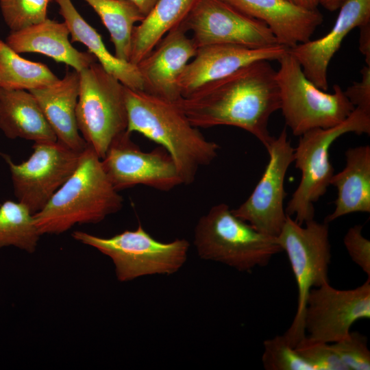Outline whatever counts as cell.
Wrapping results in <instances>:
<instances>
[{
    "instance_id": "4fadbf2b",
    "label": "cell",
    "mask_w": 370,
    "mask_h": 370,
    "mask_svg": "<svg viewBox=\"0 0 370 370\" xmlns=\"http://www.w3.org/2000/svg\"><path fill=\"white\" fill-rule=\"evenodd\" d=\"M369 318L370 277L350 290H338L325 283L312 288L308 295L304 317L306 336L332 343L347 336L356 321Z\"/></svg>"
},
{
    "instance_id": "30bf717a",
    "label": "cell",
    "mask_w": 370,
    "mask_h": 370,
    "mask_svg": "<svg viewBox=\"0 0 370 370\" xmlns=\"http://www.w3.org/2000/svg\"><path fill=\"white\" fill-rule=\"evenodd\" d=\"M81 152L57 140L34 143L31 156L18 164L2 152L0 156L9 166L17 201L35 214L45 206L75 171Z\"/></svg>"
},
{
    "instance_id": "4dcf8cb0",
    "label": "cell",
    "mask_w": 370,
    "mask_h": 370,
    "mask_svg": "<svg viewBox=\"0 0 370 370\" xmlns=\"http://www.w3.org/2000/svg\"><path fill=\"white\" fill-rule=\"evenodd\" d=\"M295 349L313 370H348L330 343L313 341L305 336Z\"/></svg>"
},
{
    "instance_id": "1f68e13d",
    "label": "cell",
    "mask_w": 370,
    "mask_h": 370,
    "mask_svg": "<svg viewBox=\"0 0 370 370\" xmlns=\"http://www.w3.org/2000/svg\"><path fill=\"white\" fill-rule=\"evenodd\" d=\"M362 225L350 227L343 238V243L351 259L370 277V241L362 233Z\"/></svg>"
},
{
    "instance_id": "5bb4252c",
    "label": "cell",
    "mask_w": 370,
    "mask_h": 370,
    "mask_svg": "<svg viewBox=\"0 0 370 370\" xmlns=\"http://www.w3.org/2000/svg\"><path fill=\"white\" fill-rule=\"evenodd\" d=\"M101 163L118 191L140 184L169 191L183 184L174 161L164 148L143 151L127 131L113 140Z\"/></svg>"
},
{
    "instance_id": "f1b7e54d",
    "label": "cell",
    "mask_w": 370,
    "mask_h": 370,
    "mask_svg": "<svg viewBox=\"0 0 370 370\" xmlns=\"http://www.w3.org/2000/svg\"><path fill=\"white\" fill-rule=\"evenodd\" d=\"M263 367L267 370H313L283 335L263 343Z\"/></svg>"
},
{
    "instance_id": "44dd1931",
    "label": "cell",
    "mask_w": 370,
    "mask_h": 370,
    "mask_svg": "<svg viewBox=\"0 0 370 370\" xmlns=\"http://www.w3.org/2000/svg\"><path fill=\"white\" fill-rule=\"evenodd\" d=\"M345 156V167L330 180L337 197L335 209L325 219L328 223L351 213L370 212V147L349 148Z\"/></svg>"
},
{
    "instance_id": "d6986e66",
    "label": "cell",
    "mask_w": 370,
    "mask_h": 370,
    "mask_svg": "<svg viewBox=\"0 0 370 370\" xmlns=\"http://www.w3.org/2000/svg\"><path fill=\"white\" fill-rule=\"evenodd\" d=\"M28 91L36 99L57 140L73 150L82 151L88 145L80 134L76 119L79 72L67 71L56 83Z\"/></svg>"
},
{
    "instance_id": "ba28073f",
    "label": "cell",
    "mask_w": 370,
    "mask_h": 370,
    "mask_svg": "<svg viewBox=\"0 0 370 370\" xmlns=\"http://www.w3.org/2000/svg\"><path fill=\"white\" fill-rule=\"evenodd\" d=\"M79 73L78 129L87 145L102 159L113 140L127 131L125 86L97 62Z\"/></svg>"
},
{
    "instance_id": "3957f363",
    "label": "cell",
    "mask_w": 370,
    "mask_h": 370,
    "mask_svg": "<svg viewBox=\"0 0 370 370\" xmlns=\"http://www.w3.org/2000/svg\"><path fill=\"white\" fill-rule=\"evenodd\" d=\"M118 192L101 159L87 145L73 174L34 214L38 230L40 235L59 234L75 225L99 223L122 208L123 199Z\"/></svg>"
},
{
    "instance_id": "8fae6325",
    "label": "cell",
    "mask_w": 370,
    "mask_h": 370,
    "mask_svg": "<svg viewBox=\"0 0 370 370\" xmlns=\"http://www.w3.org/2000/svg\"><path fill=\"white\" fill-rule=\"evenodd\" d=\"M182 24L193 32L197 49L216 45L262 49L279 45L265 23L223 0H199Z\"/></svg>"
},
{
    "instance_id": "d4e9b609",
    "label": "cell",
    "mask_w": 370,
    "mask_h": 370,
    "mask_svg": "<svg viewBox=\"0 0 370 370\" xmlns=\"http://www.w3.org/2000/svg\"><path fill=\"white\" fill-rule=\"evenodd\" d=\"M99 16L110 35L115 56L129 62L132 36L136 23L145 16L129 0H85Z\"/></svg>"
},
{
    "instance_id": "277c9868",
    "label": "cell",
    "mask_w": 370,
    "mask_h": 370,
    "mask_svg": "<svg viewBox=\"0 0 370 370\" xmlns=\"http://www.w3.org/2000/svg\"><path fill=\"white\" fill-rule=\"evenodd\" d=\"M193 243L201 258L239 271L266 266L274 255L282 251L276 237L255 230L223 203L213 206L199 218Z\"/></svg>"
},
{
    "instance_id": "7402d4cb",
    "label": "cell",
    "mask_w": 370,
    "mask_h": 370,
    "mask_svg": "<svg viewBox=\"0 0 370 370\" xmlns=\"http://www.w3.org/2000/svg\"><path fill=\"white\" fill-rule=\"evenodd\" d=\"M0 130L10 139L57 140L36 99L26 90L0 88Z\"/></svg>"
},
{
    "instance_id": "2e32d148",
    "label": "cell",
    "mask_w": 370,
    "mask_h": 370,
    "mask_svg": "<svg viewBox=\"0 0 370 370\" xmlns=\"http://www.w3.org/2000/svg\"><path fill=\"white\" fill-rule=\"evenodd\" d=\"M335 23L323 37L288 49L299 62L306 77L319 89H328L330 62L347 34L370 23V0H343Z\"/></svg>"
},
{
    "instance_id": "603a6c76",
    "label": "cell",
    "mask_w": 370,
    "mask_h": 370,
    "mask_svg": "<svg viewBox=\"0 0 370 370\" xmlns=\"http://www.w3.org/2000/svg\"><path fill=\"white\" fill-rule=\"evenodd\" d=\"M56 1L69 29L72 41L84 45L103 69L125 86L143 90V82L137 66L112 55L107 49L101 35L84 20L71 0Z\"/></svg>"
},
{
    "instance_id": "9c48e42d",
    "label": "cell",
    "mask_w": 370,
    "mask_h": 370,
    "mask_svg": "<svg viewBox=\"0 0 370 370\" xmlns=\"http://www.w3.org/2000/svg\"><path fill=\"white\" fill-rule=\"evenodd\" d=\"M305 224L303 227L287 215L276 237L282 251L287 254L297 286V311L291 326L284 334L294 347L306 336L304 317L309 292L312 288L329 282L331 260L328 223L312 219Z\"/></svg>"
},
{
    "instance_id": "e575fe53",
    "label": "cell",
    "mask_w": 370,
    "mask_h": 370,
    "mask_svg": "<svg viewBox=\"0 0 370 370\" xmlns=\"http://www.w3.org/2000/svg\"><path fill=\"white\" fill-rule=\"evenodd\" d=\"M291 4L304 9L315 10L319 5V0H286Z\"/></svg>"
},
{
    "instance_id": "d590c367",
    "label": "cell",
    "mask_w": 370,
    "mask_h": 370,
    "mask_svg": "<svg viewBox=\"0 0 370 370\" xmlns=\"http://www.w3.org/2000/svg\"><path fill=\"white\" fill-rule=\"evenodd\" d=\"M134 3L145 16L152 9L158 0H129Z\"/></svg>"
},
{
    "instance_id": "5b68a950",
    "label": "cell",
    "mask_w": 370,
    "mask_h": 370,
    "mask_svg": "<svg viewBox=\"0 0 370 370\" xmlns=\"http://www.w3.org/2000/svg\"><path fill=\"white\" fill-rule=\"evenodd\" d=\"M347 133L370 134V113L355 108L341 123L330 128H316L299 136L294 149L295 167L301 172L298 186L285 209L302 225L314 219V204L325 193L334 175L329 151L336 139Z\"/></svg>"
},
{
    "instance_id": "ac0fdd59",
    "label": "cell",
    "mask_w": 370,
    "mask_h": 370,
    "mask_svg": "<svg viewBox=\"0 0 370 370\" xmlns=\"http://www.w3.org/2000/svg\"><path fill=\"white\" fill-rule=\"evenodd\" d=\"M267 25L279 45L290 49L310 40L323 21L319 10H310L286 0H223Z\"/></svg>"
},
{
    "instance_id": "e0dca14e",
    "label": "cell",
    "mask_w": 370,
    "mask_h": 370,
    "mask_svg": "<svg viewBox=\"0 0 370 370\" xmlns=\"http://www.w3.org/2000/svg\"><path fill=\"white\" fill-rule=\"evenodd\" d=\"M182 23L169 31L153 49L137 64L143 90L164 99L176 101L182 97L177 78L197 51Z\"/></svg>"
},
{
    "instance_id": "83f0119b",
    "label": "cell",
    "mask_w": 370,
    "mask_h": 370,
    "mask_svg": "<svg viewBox=\"0 0 370 370\" xmlns=\"http://www.w3.org/2000/svg\"><path fill=\"white\" fill-rule=\"evenodd\" d=\"M50 0H0L3 19L11 32H17L47 18Z\"/></svg>"
},
{
    "instance_id": "484cf974",
    "label": "cell",
    "mask_w": 370,
    "mask_h": 370,
    "mask_svg": "<svg viewBox=\"0 0 370 370\" xmlns=\"http://www.w3.org/2000/svg\"><path fill=\"white\" fill-rule=\"evenodd\" d=\"M58 80L47 65L24 59L0 38V88L29 90Z\"/></svg>"
},
{
    "instance_id": "836d02e7",
    "label": "cell",
    "mask_w": 370,
    "mask_h": 370,
    "mask_svg": "<svg viewBox=\"0 0 370 370\" xmlns=\"http://www.w3.org/2000/svg\"><path fill=\"white\" fill-rule=\"evenodd\" d=\"M359 49L365 58L367 66H370V23L359 27Z\"/></svg>"
},
{
    "instance_id": "52a82bcc",
    "label": "cell",
    "mask_w": 370,
    "mask_h": 370,
    "mask_svg": "<svg viewBox=\"0 0 370 370\" xmlns=\"http://www.w3.org/2000/svg\"><path fill=\"white\" fill-rule=\"evenodd\" d=\"M73 238L97 249L114 263L117 280L127 282L149 275H171L187 260L189 243L184 238L163 243L155 239L139 224L109 238L75 231Z\"/></svg>"
},
{
    "instance_id": "8d00e7d4",
    "label": "cell",
    "mask_w": 370,
    "mask_h": 370,
    "mask_svg": "<svg viewBox=\"0 0 370 370\" xmlns=\"http://www.w3.org/2000/svg\"><path fill=\"white\" fill-rule=\"evenodd\" d=\"M319 4L328 11L333 12L339 8L343 0H319Z\"/></svg>"
},
{
    "instance_id": "f546056e",
    "label": "cell",
    "mask_w": 370,
    "mask_h": 370,
    "mask_svg": "<svg viewBox=\"0 0 370 370\" xmlns=\"http://www.w3.org/2000/svg\"><path fill=\"white\" fill-rule=\"evenodd\" d=\"M348 370H369L370 351L367 340L358 332H350L343 339L330 343Z\"/></svg>"
},
{
    "instance_id": "7a4b0ae2",
    "label": "cell",
    "mask_w": 370,
    "mask_h": 370,
    "mask_svg": "<svg viewBox=\"0 0 370 370\" xmlns=\"http://www.w3.org/2000/svg\"><path fill=\"white\" fill-rule=\"evenodd\" d=\"M127 132L143 134L170 154L182 184L193 183L199 169L217 156L219 145L193 126L175 101L125 87Z\"/></svg>"
},
{
    "instance_id": "ffe728a7",
    "label": "cell",
    "mask_w": 370,
    "mask_h": 370,
    "mask_svg": "<svg viewBox=\"0 0 370 370\" xmlns=\"http://www.w3.org/2000/svg\"><path fill=\"white\" fill-rule=\"evenodd\" d=\"M69 35L65 22L60 23L47 18L19 31L11 32L5 42L18 53H41L79 72L97 59L89 51L76 49L69 40Z\"/></svg>"
},
{
    "instance_id": "7c38bea8",
    "label": "cell",
    "mask_w": 370,
    "mask_h": 370,
    "mask_svg": "<svg viewBox=\"0 0 370 370\" xmlns=\"http://www.w3.org/2000/svg\"><path fill=\"white\" fill-rule=\"evenodd\" d=\"M269 159L264 171L249 197L233 214L258 232L277 237L286 219L284 201V180L294 160V148L284 128L266 148Z\"/></svg>"
},
{
    "instance_id": "4316f807",
    "label": "cell",
    "mask_w": 370,
    "mask_h": 370,
    "mask_svg": "<svg viewBox=\"0 0 370 370\" xmlns=\"http://www.w3.org/2000/svg\"><path fill=\"white\" fill-rule=\"evenodd\" d=\"M40 236L34 214L25 205L6 200L0 206V248L12 246L33 253Z\"/></svg>"
},
{
    "instance_id": "d6a6232c",
    "label": "cell",
    "mask_w": 370,
    "mask_h": 370,
    "mask_svg": "<svg viewBox=\"0 0 370 370\" xmlns=\"http://www.w3.org/2000/svg\"><path fill=\"white\" fill-rule=\"evenodd\" d=\"M361 75L360 82H354L343 91L355 108L370 113V66H364Z\"/></svg>"
},
{
    "instance_id": "cb8c5ba5",
    "label": "cell",
    "mask_w": 370,
    "mask_h": 370,
    "mask_svg": "<svg viewBox=\"0 0 370 370\" xmlns=\"http://www.w3.org/2000/svg\"><path fill=\"white\" fill-rule=\"evenodd\" d=\"M199 0H158L132 36L129 62L136 65L172 29L187 17Z\"/></svg>"
},
{
    "instance_id": "9a60e30c",
    "label": "cell",
    "mask_w": 370,
    "mask_h": 370,
    "mask_svg": "<svg viewBox=\"0 0 370 370\" xmlns=\"http://www.w3.org/2000/svg\"><path fill=\"white\" fill-rule=\"evenodd\" d=\"M288 48L276 45L267 48L249 49L231 45H209L197 49L177 78L182 97H186L204 85L228 75L254 61L278 60Z\"/></svg>"
},
{
    "instance_id": "8992f818",
    "label": "cell",
    "mask_w": 370,
    "mask_h": 370,
    "mask_svg": "<svg viewBox=\"0 0 370 370\" xmlns=\"http://www.w3.org/2000/svg\"><path fill=\"white\" fill-rule=\"evenodd\" d=\"M278 61L280 110L294 136H300L316 128L334 127L354 110L339 85L333 86L332 93L319 89L306 77L299 62L288 51Z\"/></svg>"
},
{
    "instance_id": "6da1fadb",
    "label": "cell",
    "mask_w": 370,
    "mask_h": 370,
    "mask_svg": "<svg viewBox=\"0 0 370 370\" xmlns=\"http://www.w3.org/2000/svg\"><path fill=\"white\" fill-rule=\"evenodd\" d=\"M175 102L193 126L236 127L267 148L273 138L269 119L280 109L276 71L269 60L254 61Z\"/></svg>"
}]
</instances>
